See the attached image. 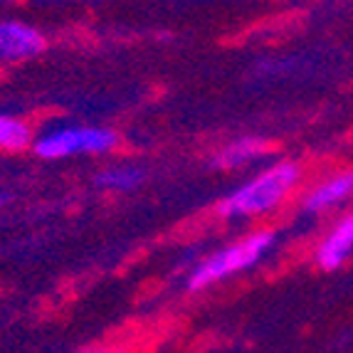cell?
Instances as JSON below:
<instances>
[{
	"instance_id": "cell-2",
	"label": "cell",
	"mask_w": 353,
	"mask_h": 353,
	"mask_svg": "<svg viewBox=\"0 0 353 353\" xmlns=\"http://www.w3.org/2000/svg\"><path fill=\"white\" fill-rule=\"evenodd\" d=\"M299 181V168L294 163H277L259 173L254 181L245 183L235 193L218 203V212L223 218H248L272 210L284 201V195Z\"/></svg>"
},
{
	"instance_id": "cell-3",
	"label": "cell",
	"mask_w": 353,
	"mask_h": 353,
	"mask_svg": "<svg viewBox=\"0 0 353 353\" xmlns=\"http://www.w3.org/2000/svg\"><path fill=\"white\" fill-rule=\"evenodd\" d=\"M119 143V136L112 129L94 126H72L45 134L35 141V153L42 159H67L74 153H106Z\"/></svg>"
},
{
	"instance_id": "cell-11",
	"label": "cell",
	"mask_w": 353,
	"mask_h": 353,
	"mask_svg": "<svg viewBox=\"0 0 353 353\" xmlns=\"http://www.w3.org/2000/svg\"><path fill=\"white\" fill-rule=\"evenodd\" d=\"M8 201V195H3V193H0V205H3V203H6Z\"/></svg>"
},
{
	"instance_id": "cell-8",
	"label": "cell",
	"mask_w": 353,
	"mask_h": 353,
	"mask_svg": "<svg viewBox=\"0 0 353 353\" xmlns=\"http://www.w3.org/2000/svg\"><path fill=\"white\" fill-rule=\"evenodd\" d=\"M141 181H143V171L141 168H134V165L109 168V171H101L99 176L94 178L97 185L104 190H131Z\"/></svg>"
},
{
	"instance_id": "cell-1",
	"label": "cell",
	"mask_w": 353,
	"mask_h": 353,
	"mask_svg": "<svg viewBox=\"0 0 353 353\" xmlns=\"http://www.w3.org/2000/svg\"><path fill=\"white\" fill-rule=\"evenodd\" d=\"M274 245V232L272 230H259L252 232L245 240H237L228 248L212 252L205 257L201 265L195 267L185 279V289L188 292H203V289L212 287V284L223 282V279L240 274V272L250 270L265 257L267 250Z\"/></svg>"
},
{
	"instance_id": "cell-4",
	"label": "cell",
	"mask_w": 353,
	"mask_h": 353,
	"mask_svg": "<svg viewBox=\"0 0 353 353\" xmlns=\"http://www.w3.org/2000/svg\"><path fill=\"white\" fill-rule=\"evenodd\" d=\"M40 30L25 23H0V62H25L45 52Z\"/></svg>"
},
{
	"instance_id": "cell-10",
	"label": "cell",
	"mask_w": 353,
	"mask_h": 353,
	"mask_svg": "<svg viewBox=\"0 0 353 353\" xmlns=\"http://www.w3.org/2000/svg\"><path fill=\"white\" fill-rule=\"evenodd\" d=\"M70 353H129V351L119 346H87V348H77V351H70Z\"/></svg>"
},
{
	"instance_id": "cell-5",
	"label": "cell",
	"mask_w": 353,
	"mask_h": 353,
	"mask_svg": "<svg viewBox=\"0 0 353 353\" xmlns=\"http://www.w3.org/2000/svg\"><path fill=\"white\" fill-rule=\"evenodd\" d=\"M353 250V215L343 218L341 223L331 230L326 240L319 245L316 250V262L321 270L334 272L346 262V257Z\"/></svg>"
},
{
	"instance_id": "cell-7",
	"label": "cell",
	"mask_w": 353,
	"mask_h": 353,
	"mask_svg": "<svg viewBox=\"0 0 353 353\" xmlns=\"http://www.w3.org/2000/svg\"><path fill=\"white\" fill-rule=\"evenodd\" d=\"M267 151V143L257 136H245V139H237V141L228 143L223 151L212 159L215 168H237V165L250 163L252 159H257L259 153Z\"/></svg>"
},
{
	"instance_id": "cell-6",
	"label": "cell",
	"mask_w": 353,
	"mask_h": 353,
	"mask_svg": "<svg viewBox=\"0 0 353 353\" xmlns=\"http://www.w3.org/2000/svg\"><path fill=\"white\" fill-rule=\"evenodd\" d=\"M353 193V171L351 173H343V176H336L331 178V181L321 183L316 190H312V193L306 195L304 201V208L306 210H326V208L336 205V203H341L343 198H348V195Z\"/></svg>"
},
{
	"instance_id": "cell-9",
	"label": "cell",
	"mask_w": 353,
	"mask_h": 353,
	"mask_svg": "<svg viewBox=\"0 0 353 353\" xmlns=\"http://www.w3.org/2000/svg\"><path fill=\"white\" fill-rule=\"evenodd\" d=\"M32 139L30 126L20 119L0 117V151H20Z\"/></svg>"
}]
</instances>
